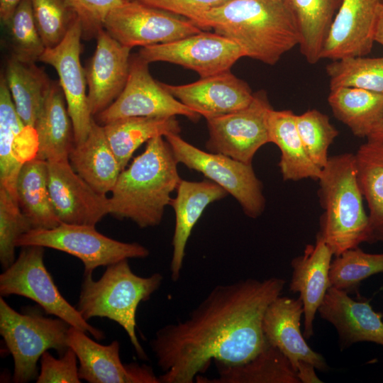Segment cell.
I'll use <instances>...</instances> for the list:
<instances>
[{"label": "cell", "mask_w": 383, "mask_h": 383, "mask_svg": "<svg viewBox=\"0 0 383 383\" xmlns=\"http://www.w3.org/2000/svg\"><path fill=\"white\" fill-rule=\"evenodd\" d=\"M177 164L163 136L148 140L144 151L120 172L109 198V214L142 228L158 226L182 179Z\"/></svg>", "instance_id": "3"}, {"label": "cell", "mask_w": 383, "mask_h": 383, "mask_svg": "<svg viewBox=\"0 0 383 383\" xmlns=\"http://www.w3.org/2000/svg\"><path fill=\"white\" fill-rule=\"evenodd\" d=\"M328 102L335 117L360 138L370 136L383 113V94L362 89H330Z\"/></svg>", "instance_id": "33"}, {"label": "cell", "mask_w": 383, "mask_h": 383, "mask_svg": "<svg viewBox=\"0 0 383 383\" xmlns=\"http://www.w3.org/2000/svg\"><path fill=\"white\" fill-rule=\"evenodd\" d=\"M218 376L201 374L198 383H300L288 358L277 348L267 345L250 360L237 365L215 362Z\"/></svg>", "instance_id": "27"}, {"label": "cell", "mask_w": 383, "mask_h": 383, "mask_svg": "<svg viewBox=\"0 0 383 383\" xmlns=\"http://www.w3.org/2000/svg\"><path fill=\"white\" fill-rule=\"evenodd\" d=\"M316 368L312 364L299 360L295 368L298 379L302 383H321L322 380L316 373Z\"/></svg>", "instance_id": "44"}, {"label": "cell", "mask_w": 383, "mask_h": 383, "mask_svg": "<svg viewBox=\"0 0 383 383\" xmlns=\"http://www.w3.org/2000/svg\"><path fill=\"white\" fill-rule=\"evenodd\" d=\"M79 18L83 38L96 37L107 14L125 0H65Z\"/></svg>", "instance_id": "42"}, {"label": "cell", "mask_w": 383, "mask_h": 383, "mask_svg": "<svg viewBox=\"0 0 383 383\" xmlns=\"http://www.w3.org/2000/svg\"><path fill=\"white\" fill-rule=\"evenodd\" d=\"M318 181L323 213L317 235L335 256L367 242L369 217L357 182L355 154L329 157Z\"/></svg>", "instance_id": "4"}, {"label": "cell", "mask_w": 383, "mask_h": 383, "mask_svg": "<svg viewBox=\"0 0 383 383\" xmlns=\"http://www.w3.org/2000/svg\"><path fill=\"white\" fill-rule=\"evenodd\" d=\"M77 359L75 352L70 347L58 359L54 357L48 350L45 351L40 359V368L36 382H81Z\"/></svg>", "instance_id": "41"}, {"label": "cell", "mask_w": 383, "mask_h": 383, "mask_svg": "<svg viewBox=\"0 0 383 383\" xmlns=\"http://www.w3.org/2000/svg\"><path fill=\"white\" fill-rule=\"evenodd\" d=\"M128 260L106 266L98 280L93 279L92 272H84L76 308L87 321L100 317L118 323L138 357L147 360L136 335V311L139 304L148 301L160 288L163 277L159 272L145 277L138 276L131 270Z\"/></svg>", "instance_id": "5"}, {"label": "cell", "mask_w": 383, "mask_h": 383, "mask_svg": "<svg viewBox=\"0 0 383 383\" xmlns=\"http://www.w3.org/2000/svg\"><path fill=\"white\" fill-rule=\"evenodd\" d=\"M35 22L46 48L59 45L78 18L65 0H30Z\"/></svg>", "instance_id": "39"}, {"label": "cell", "mask_w": 383, "mask_h": 383, "mask_svg": "<svg viewBox=\"0 0 383 383\" xmlns=\"http://www.w3.org/2000/svg\"><path fill=\"white\" fill-rule=\"evenodd\" d=\"M21 248L14 262L0 275L1 296L18 295L28 298L47 313L65 321L98 340L104 339L103 331L90 325L60 292L45 267V248L38 245Z\"/></svg>", "instance_id": "7"}, {"label": "cell", "mask_w": 383, "mask_h": 383, "mask_svg": "<svg viewBox=\"0 0 383 383\" xmlns=\"http://www.w3.org/2000/svg\"><path fill=\"white\" fill-rule=\"evenodd\" d=\"M103 28L130 48L175 41L202 31L186 18L134 0H125L111 10Z\"/></svg>", "instance_id": "10"}, {"label": "cell", "mask_w": 383, "mask_h": 383, "mask_svg": "<svg viewBox=\"0 0 383 383\" xmlns=\"http://www.w3.org/2000/svg\"><path fill=\"white\" fill-rule=\"evenodd\" d=\"M296 125L304 148L313 163L323 169L328 160V149L338 135L326 114L311 109L296 115Z\"/></svg>", "instance_id": "38"}, {"label": "cell", "mask_w": 383, "mask_h": 383, "mask_svg": "<svg viewBox=\"0 0 383 383\" xmlns=\"http://www.w3.org/2000/svg\"><path fill=\"white\" fill-rule=\"evenodd\" d=\"M23 0H0V18L6 26L11 18L16 7Z\"/></svg>", "instance_id": "45"}, {"label": "cell", "mask_w": 383, "mask_h": 383, "mask_svg": "<svg viewBox=\"0 0 383 383\" xmlns=\"http://www.w3.org/2000/svg\"><path fill=\"white\" fill-rule=\"evenodd\" d=\"M355 159L359 187L369 208L367 243L383 241V140L367 138Z\"/></svg>", "instance_id": "31"}, {"label": "cell", "mask_w": 383, "mask_h": 383, "mask_svg": "<svg viewBox=\"0 0 383 383\" xmlns=\"http://www.w3.org/2000/svg\"><path fill=\"white\" fill-rule=\"evenodd\" d=\"M47 166L50 197L60 223L95 226L109 214V198L92 189L69 159L48 161Z\"/></svg>", "instance_id": "16"}, {"label": "cell", "mask_w": 383, "mask_h": 383, "mask_svg": "<svg viewBox=\"0 0 383 383\" xmlns=\"http://www.w3.org/2000/svg\"><path fill=\"white\" fill-rule=\"evenodd\" d=\"M198 26L214 30L244 54L274 65L299 45L298 25L285 0H228L207 11Z\"/></svg>", "instance_id": "2"}, {"label": "cell", "mask_w": 383, "mask_h": 383, "mask_svg": "<svg viewBox=\"0 0 383 383\" xmlns=\"http://www.w3.org/2000/svg\"><path fill=\"white\" fill-rule=\"evenodd\" d=\"M70 325L56 317L47 318L34 313H19L0 297V334L11 354L13 381L26 383L37 379V363L42 355L54 349L61 356L69 348Z\"/></svg>", "instance_id": "6"}, {"label": "cell", "mask_w": 383, "mask_h": 383, "mask_svg": "<svg viewBox=\"0 0 383 383\" xmlns=\"http://www.w3.org/2000/svg\"><path fill=\"white\" fill-rule=\"evenodd\" d=\"M96 38L95 51L84 68L92 116L110 106L123 91L128 77L131 50L104 28Z\"/></svg>", "instance_id": "17"}, {"label": "cell", "mask_w": 383, "mask_h": 383, "mask_svg": "<svg viewBox=\"0 0 383 383\" xmlns=\"http://www.w3.org/2000/svg\"><path fill=\"white\" fill-rule=\"evenodd\" d=\"M379 0H343L325 41L321 59L333 60L368 54Z\"/></svg>", "instance_id": "19"}, {"label": "cell", "mask_w": 383, "mask_h": 383, "mask_svg": "<svg viewBox=\"0 0 383 383\" xmlns=\"http://www.w3.org/2000/svg\"><path fill=\"white\" fill-rule=\"evenodd\" d=\"M302 315L304 307L299 297L279 295L268 306L263 317L265 339L288 358L294 370L299 360L312 364L318 370H327L323 357L309 347L301 333Z\"/></svg>", "instance_id": "21"}, {"label": "cell", "mask_w": 383, "mask_h": 383, "mask_svg": "<svg viewBox=\"0 0 383 383\" xmlns=\"http://www.w3.org/2000/svg\"><path fill=\"white\" fill-rule=\"evenodd\" d=\"M147 62H167L192 70L201 78L230 70L244 54L240 47L216 33L204 32L166 43L143 47Z\"/></svg>", "instance_id": "13"}, {"label": "cell", "mask_w": 383, "mask_h": 383, "mask_svg": "<svg viewBox=\"0 0 383 383\" xmlns=\"http://www.w3.org/2000/svg\"><path fill=\"white\" fill-rule=\"evenodd\" d=\"M16 247L38 245L79 258L84 272L130 258H145L149 250L138 243H125L99 233L94 226L61 223L49 229H32L21 235Z\"/></svg>", "instance_id": "8"}, {"label": "cell", "mask_w": 383, "mask_h": 383, "mask_svg": "<svg viewBox=\"0 0 383 383\" xmlns=\"http://www.w3.org/2000/svg\"><path fill=\"white\" fill-rule=\"evenodd\" d=\"M148 62L139 55L131 57L126 84L117 99L96 115L101 126L132 116H186L197 121L201 115L189 108L155 81L149 72Z\"/></svg>", "instance_id": "12"}, {"label": "cell", "mask_w": 383, "mask_h": 383, "mask_svg": "<svg viewBox=\"0 0 383 383\" xmlns=\"http://www.w3.org/2000/svg\"><path fill=\"white\" fill-rule=\"evenodd\" d=\"M16 195L32 229H49L61 223L50 197L46 161L35 157L23 164L16 179Z\"/></svg>", "instance_id": "29"}, {"label": "cell", "mask_w": 383, "mask_h": 383, "mask_svg": "<svg viewBox=\"0 0 383 383\" xmlns=\"http://www.w3.org/2000/svg\"><path fill=\"white\" fill-rule=\"evenodd\" d=\"M286 284L279 277L216 285L184 319L160 328L150 346L161 383H192L212 360L245 362L267 344L262 320Z\"/></svg>", "instance_id": "1"}, {"label": "cell", "mask_w": 383, "mask_h": 383, "mask_svg": "<svg viewBox=\"0 0 383 383\" xmlns=\"http://www.w3.org/2000/svg\"><path fill=\"white\" fill-rule=\"evenodd\" d=\"M330 89L346 87L383 94V57H349L326 66Z\"/></svg>", "instance_id": "35"}, {"label": "cell", "mask_w": 383, "mask_h": 383, "mask_svg": "<svg viewBox=\"0 0 383 383\" xmlns=\"http://www.w3.org/2000/svg\"><path fill=\"white\" fill-rule=\"evenodd\" d=\"M318 312L335 328L341 346L359 342L383 346V314L375 311L369 301L354 300L348 293L331 287Z\"/></svg>", "instance_id": "22"}, {"label": "cell", "mask_w": 383, "mask_h": 383, "mask_svg": "<svg viewBox=\"0 0 383 383\" xmlns=\"http://www.w3.org/2000/svg\"><path fill=\"white\" fill-rule=\"evenodd\" d=\"M383 273V253H367L359 247L348 249L331 261V285L347 293L357 291L367 278Z\"/></svg>", "instance_id": "36"}, {"label": "cell", "mask_w": 383, "mask_h": 383, "mask_svg": "<svg viewBox=\"0 0 383 383\" xmlns=\"http://www.w3.org/2000/svg\"><path fill=\"white\" fill-rule=\"evenodd\" d=\"M38 137L14 107L4 74L0 78V186L16 199V182L21 167L35 157Z\"/></svg>", "instance_id": "20"}, {"label": "cell", "mask_w": 383, "mask_h": 383, "mask_svg": "<svg viewBox=\"0 0 383 383\" xmlns=\"http://www.w3.org/2000/svg\"><path fill=\"white\" fill-rule=\"evenodd\" d=\"M272 109L263 91L240 110L206 118L209 131L206 149L252 164L257 151L270 143L267 118Z\"/></svg>", "instance_id": "11"}, {"label": "cell", "mask_w": 383, "mask_h": 383, "mask_svg": "<svg viewBox=\"0 0 383 383\" xmlns=\"http://www.w3.org/2000/svg\"><path fill=\"white\" fill-rule=\"evenodd\" d=\"M86 333L70 326L67 338L68 346L78 358L82 380L89 383H161L151 367L137 362L123 363L118 340L104 345Z\"/></svg>", "instance_id": "15"}, {"label": "cell", "mask_w": 383, "mask_h": 383, "mask_svg": "<svg viewBox=\"0 0 383 383\" xmlns=\"http://www.w3.org/2000/svg\"><path fill=\"white\" fill-rule=\"evenodd\" d=\"M38 148L36 158L45 161L69 159L74 142V130L62 90L52 82L36 119Z\"/></svg>", "instance_id": "26"}, {"label": "cell", "mask_w": 383, "mask_h": 383, "mask_svg": "<svg viewBox=\"0 0 383 383\" xmlns=\"http://www.w3.org/2000/svg\"><path fill=\"white\" fill-rule=\"evenodd\" d=\"M374 42L383 45V4L380 3L374 29Z\"/></svg>", "instance_id": "46"}, {"label": "cell", "mask_w": 383, "mask_h": 383, "mask_svg": "<svg viewBox=\"0 0 383 383\" xmlns=\"http://www.w3.org/2000/svg\"><path fill=\"white\" fill-rule=\"evenodd\" d=\"M367 138L383 140V113L370 136Z\"/></svg>", "instance_id": "47"}, {"label": "cell", "mask_w": 383, "mask_h": 383, "mask_svg": "<svg viewBox=\"0 0 383 383\" xmlns=\"http://www.w3.org/2000/svg\"><path fill=\"white\" fill-rule=\"evenodd\" d=\"M176 191L177 196L170 202L176 220L170 263L173 282L180 278L188 239L202 213L209 204L228 195L223 188L210 179L200 182L181 179Z\"/></svg>", "instance_id": "24"}, {"label": "cell", "mask_w": 383, "mask_h": 383, "mask_svg": "<svg viewBox=\"0 0 383 383\" xmlns=\"http://www.w3.org/2000/svg\"><path fill=\"white\" fill-rule=\"evenodd\" d=\"M160 84L177 99L205 118L245 108L254 96L248 84L231 70L187 84Z\"/></svg>", "instance_id": "18"}, {"label": "cell", "mask_w": 383, "mask_h": 383, "mask_svg": "<svg viewBox=\"0 0 383 383\" xmlns=\"http://www.w3.org/2000/svg\"><path fill=\"white\" fill-rule=\"evenodd\" d=\"M382 4H383V0H379Z\"/></svg>", "instance_id": "48"}, {"label": "cell", "mask_w": 383, "mask_h": 383, "mask_svg": "<svg viewBox=\"0 0 383 383\" xmlns=\"http://www.w3.org/2000/svg\"><path fill=\"white\" fill-rule=\"evenodd\" d=\"M16 111L26 126L34 128L52 82L35 62L11 56L4 73Z\"/></svg>", "instance_id": "32"}, {"label": "cell", "mask_w": 383, "mask_h": 383, "mask_svg": "<svg viewBox=\"0 0 383 383\" xmlns=\"http://www.w3.org/2000/svg\"><path fill=\"white\" fill-rule=\"evenodd\" d=\"M108 143L121 171L134 152L144 143L158 136L179 134L181 128L175 116H132L103 126Z\"/></svg>", "instance_id": "30"}, {"label": "cell", "mask_w": 383, "mask_h": 383, "mask_svg": "<svg viewBox=\"0 0 383 383\" xmlns=\"http://www.w3.org/2000/svg\"><path fill=\"white\" fill-rule=\"evenodd\" d=\"M178 162L204 174L223 188L240 204L248 217L260 216L265 208L262 184L252 164H247L221 153L205 152L189 143L179 134L165 136Z\"/></svg>", "instance_id": "9"}, {"label": "cell", "mask_w": 383, "mask_h": 383, "mask_svg": "<svg viewBox=\"0 0 383 383\" xmlns=\"http://www.w3.org/2000/svg\"><path fill=\"white\" fill-rule=\"evenodd\" d=\"M193 21L198 26L203 16L228 0H134Z\"/></svg>", "instance_id": "43"}, {"label": "cell", "mask_w": 383, "mask_h": 383, "mask_svg": "<svg viewBox=\"0 0 383 383\" xmlns=\"http://www.w3.org/2000/svg\"><path fill=\"white\" fill-rule=\"evenodd\" d=\"M74 170L96 192H111L121 169L106 138L103 126L94 118L84 142L74 144L69 154Z\"/></svg>", "instance_id": "25"}, {"label": "cell", "mask_w": 383, "mask_h": 383, "mask_svg": "<svg viewBox=\"0 0 383 383\" xmlns=\"http://www.w3.org/2000/svg\"><path fill=\"white\" fill-rule=\"evenodd\" d=\"M8 28L11 56L23 62H36L46 49L38 30L30 0L16 7Z\"/></svg>", "instance_id": "37"}, {"label": "cell", "mask_w": 383, "mask_h": 383, "mask_svg": "<svg viewBox=\"0 0 383 383\" xmlns=\"http://www.w3.org/2000/svg\"><path fill=\"white\" fill-rule=\"evenodd\" d=\"M333 255L325 241L316 235V243L306 246L301 255L291 262L289 290L299 293L304 307V336L313 335V321L326 294L331 287L329 270Z\"/></svg>", "instance_id": "23"}, {"label": "cell", "mask_w": 383, "mask_h": 383, "mask_svg": "<svg viewBox=\"0 0 383 383\" xmlns=\"http://www.w3.org/2000/svg\"><path fill=\"white\" fill-rule=\"evenodd\" d=\"M32 227L21 212L16 199L0 186V262L4 270L16 260V241Z\"/></svg>", "instance_id": "40"}, {"label": "cell", "mask_w": 383, "mask_h": 383, "mask_svg": "<svg viewBox=\"0 0 383 383\" xmlns=\"http://www.w3.org/2000/svg\"><path fill=\"white\" fill-rule=\"evenodd\" d=\"M343 0H285L296 18L301 54L310 64L321 59L325 41Z\"/></svg>", "instance_id": "34"}, {"label": "cell", "mask_w": 383, "mask_h": 383, "mask_svg": "<svg viewBox=\"0 0 383 383\" xmlns=\"http://www.w3.org/2000/svg\"><path fill=\"white\" fill-rule=\"evenodd\" d=\"M270 142L281 152L279 167L284 181L304 179L318 180L322 169L307 155L296 125V114L291 110L270 111L267 118Z\"/></svg>", "instance_id": "28"}, {"label": "cell", "mask_w": 383, "mask_h": 383, "mask_svg": "<svg viewBox=\"0 0 383 383\" xmlns=\"http://www.w3.org/2000/svg\"><path fill=\"white\" fill-rule=\"evenodd\" d=\"M82 38V23L77 18L64 40L54 48H46L39 59L52 66L57 73L73 126L74 144L85 140L93 118L86 91L85 72L80 62Z\"/></svg>", "instance_id": "14"}]
</instances>
